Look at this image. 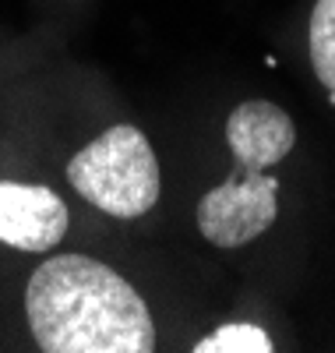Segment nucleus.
Listing matches in <instances>:
<instances>
[{"mask_svg":"<svg viewBox=\"0 0 335 353\" xmlns=\"http://www.w3.org/2000/svg\"><path fill=\"white\" fill-rule=\"evenodd\" d=\"M68 233V205L43 184L0 181V241L8 248L43 254Z\"/></svg>","mask_w":335,"mask_h":353,"instance_id":"20e7f679","label":"nucleus"},{"mask_svg":"<svg viewBox=\"0 0 335 353\" xmlns=\"http://www.w3.org/2000/svg\"><path fill=\"white\" fill-rule=\"evenodd\" d=\"M71 188L116 219H138L159 201V159L134 124H113L68 163Z\"/></svg>","mask_w":335,"mask_h":353,"instance_id":"f03ea898","label":"nucleus"},{"mask_svg":"<svg viewBox=\"0 0 335 353\" xmlns=\"http://www.w3.org/2000/svg\"><path fill=\"white\" fill-rule=\"evenodd\" d=\"M279 216V181L268 170L233 166L223 184L205 191L198 201V230L216 248H240L276 223Z\"/></svg>","mask_w":335,"mask_h":353,"instance_id":"7ed1b4c3","label":"nucleus"},{"mask_svg":"<svg viewBox=\"0 0 335 353\" xmlns=\"http://www.w3.org/2000/svg\"><path fill=\"white\" fill-rule=\"evenodd\" d=\"M296 141V128L290 113L268 99L240 103L226 121V145L233 149V163L247 170H272L283 163Z\"/></svg>","mask_w":335,"mask_h":353,"instance_id":"39448f33","label":"nucleus"},{"mask_svg":"<svg viewBox=\"0 0 335 353\" xmlns=\"http://www.w3.org/2000/svg\"><path fill=\"white\" fill-rule=\"evenodd\" d=\"M194 353H272V339L251 321H233L198 339Z\"/></svg>","mask_w":335,"mask_h":353,"instance_id":"0eeeda50","label":"nucleus"},{"mask_svg":"<svg viewBox=\"0 0 335 353\" xmlns=\"http://www.w3.org/2000/svg\"><path fill=\"white\" fill-rule=\"evenodd\" d=\"M311 64L318 81L335 92V0H318L311 14Z\"/></svg>","mask_w":335,"mask_h":353,"instance_id":"423d86ee","label":"nucleus"},{"mask_svg":"<svg viewBox=\"0 0 335 353\" xmlns=\"http://www.w3.org/2000/svg\"><path fill=\"white\" fill-rule=\"evenodd\" d=\"M25 314L46 353H148L156 325L141 293L106 261L57 254L25 286Z\"/></svg>","mask_w":335,"mask_h":353,"instance_id":"f257e3e1","label":"nucleus"}]
</instances>
